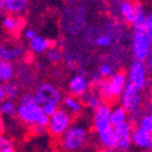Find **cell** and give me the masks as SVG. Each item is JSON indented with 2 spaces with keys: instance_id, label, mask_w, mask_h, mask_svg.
Masks as SVG:
<instances>
[{
  "instance_id": "603a6c76",
  "label": "cell",
  "mask_w": 152,
  "mask_h": 152,
  "mask_svg": "<svg viewBox=\"0 0 152 152\" xmlns=\"http://www.w3.org/2000/svg\"><path fill=\"white\" fill-rule=\"evenodd\" d=\"M17 106L18 105H16L14 102V100H11V99L3 100L1 106H0V112L5 117H12L17 113Z\"/></svg>"
},
{
  "instance_id": "d6986e66",
  "label": "cell",
  "mask_w": 152,
  "mask_h": 152,
  "mask_svg": "<svg viewBox=\"0 0 152 152\" xmlns=\"http://www.w3.org/2000/svg\"><path fill=\"white\" fill-rule=\"evenodd\" d=\"M15 77V68L11 61H3L0 62V80L1 83H9Z\"/></svg>"
},
{
  "instance_id": "52a82bcc",
  "label": "cell",
  "mask_w": 152,
  "mask_h": 152,
  "mask_svg": "<svg viewBox=\"0 0 152 152\" xmlns=\"http://www.w3.org/2000/svg\"><path fill=\"white\" fill-rule=\"evenodd\" d=\"M140 91L141 90H139L132 82L128 80L125 84V88H124L122 95L119 96L122 106L129 112V115L133 116V118H134V116H136L139 113V110H140V106H141Z\"/></svg>"
},
{
  "instance_id": "7402d4cb",
  "label": "cell",
  "mask_w": 152,
  "mask_h": 152,
  "mask_svg": "<svg viewBox=\"0 0 152 152\" xmlns=\"http://www.w3.org/2000/svg\"><path fill=\"white\" fill-rule=\"evenodd\" d=\"M101 95L95 93V91H89L88 90L83 96H82V100H83V104L86 106V107H89L91 110H96L101 104Z\"/></svg>"
},
{
  "instance_id": "6da1fadb",
  "label": "cell",
  "mask_w": 152,
  "mask_h": 152,
  "mask_svg": "<svg viewBox=\"0 0 152 152\" xmlns=\"http://www.w3.org/2000/svg\"><path fill=\"white\" fill-rule=\"evenodd\" d=\"M111 106L102 102L94 111V129L97 134L99 141L106 150H116L117 140L115 136V126L111 123Z\"/></svg>"
},
{
  "instance_id": "2e32d148",
  "label": "cell",
  "mask_w": 152,
  "mask_h": 152,
  "mask_svg": "<svg viewBox=\"0 0 152 152\" xmlns=\"http://www.w3.org/2000/svg\"><path fill=\"white\" fill-rule=\"evenodd\" d=\"M118 12L124 22L132 24L135 18V4L130 0H123L118 5Z\"/></svg>"
},
{
  "instance_id": "ac0fdd59",
  "label": "cell",
  "mask_w": 152,
  "mask_h": 152,
  "mask_svg": "<svg viewBox=\"0 0 152 152\" xmlns=\"http://www.w3.org/2000/svg\"><path fill=\"white\" fill-rule=\"evenodd\" d=\"M128 115L129 112L126 111L123 106H115L111 111V123L113 126H117L119 124H123L128 122Z\"/></svg>"
},
{
  "instance_id": "5bb4252c",
  "label": "cell",
  "mask_w": 152,
  "mask_h": 152,
  "mask_svg": "<svg viewBox=\"0 0 152 152\" xmlns=\"http://www.w3.org/2000/svg\"><path fill=\"white\" fill-rule=\"evenodd\" d=\"M28 0H0V9L3 12L18 15L27 9Z\"/></svg>"
},
{
  "instance_id": "8fae6325",
  "label": "cell",
  "mask_w": 152,
  "mask_h": 152,
  "mask_svg": "<svg viewBox=\"0 0 152 152\" xmlns=\"http://www.w3.org/2000/svg\"><path fill=\"white\" fill-rule=\"evenodd\" d=\"M67 90H68L69 95L82 97L88 90H89V80H88V78H85V75L83 73L75 74L71 78Z\"/></svg>"
},
{
  "instance_id": "8992f818",
  "label": "cell",
  "mask_w": 152,
  "mask_h": 152,
  "mask_svg": "<svg viewBox=\"0 0 152 152\" xmlns=\"http://www.w3.org/2000/svg\"><path fill=\"white\" fill-rule=\"evenodd\" d=\"M72 125V113L66 108H57L53 116H50L48 129L53 136L60 137Z\"/></svg>"
},
{
  "instance_id": "4fadbf2b",
  "label": "cell",
  "mask_w": 152,
  "mask_h": 152,
  "mask_svg": "<svg viewBox=\"0 0 152 152\" xmlns=\"http://www.w3.org/2000/svg\"><path fill=\"white\" fill-rule=\"evenodd\" d=\"M24 55V49L20 44H3L0 48V58L3 61H16Z\"/></svg>"
},
{
  "instance_id": "44dd1931",
  "label": "cell",
  "mask_w": 152,
  "mask_h": 152,
  "mask_svg": "<svg viewBox=\"0 0 152 152\" xmlns=\"http://www.w3.org/2000/svg\"><path fill=\"white\" fill-rule=\"evenodd\" d=\"M21 21L20 18L15 17V15H11V14H7L4 18H3V27L10 32V33H14V34H17L20 32V28H21Z\"/></svg>"
},
{
  "instance_id": "9a60e30c",
  "label": "cell",
  "mask_w": 152,
  "mask_h": 152,
  "mask_svg": "<svg viewBox=\"0 0 152 152\" xmlns=\"http://www.w3.org/2000/svg\"><path fill=\"white\" fill-rule=\"evenodd\" d=\"M53 46L51 40L46 39L44 37L40 35H35L32 40H29V49L33 54L37 55H42V54H46V51Z\"/></svg>"
},
{
  "instance_id": "1f68e13d",
  "label": "cell",
  "mask_w": 152,
  "mask_h": 152,
  "mask_svg": "<svg viewBox=\"0 0 152 152\" xmlns=\"http://www.w3.org/2000/svg\"><path fill=\"white\" fill-rule=\"evenodd\" d=\"M23 35H24V38H26L27 40H32L33 38L37 35V33H35V31H34L33 28H27L26 31H24Z\"/></svg>"
},
{
  "instance_id": "4dcf8cb0",
  "label": "cell",
  "mask_w": 152,
  "mask_h": 152,
  "mask_svg": "<svg viewBox=\"0 0 152 152\" xmlns=\"http://www.w3.org/2000/svg\"><path fill=\"white\" fill-rule=\"evenodd\" d=\"M144 31L145 33L148 35V38L152 40V12L147 15V18H146V22H145V27H144Z\"/></svg>"
},
{
  "instance_id": "ba28073f",
  "label": "cell",
  "mask_w": 152,
  "mask_h": 152,
  "mask_svg": "<svg viewBox=\"0 0 152 152\" xmlns=\"http://www.w3.org/2000/svg\"><path fill=\"white\" fill-rule=\"evenodd\" d=\"M147 72H148V67L145 61L134 60L128 71V80L132 82L139 90H144L148 83Z\"/></svg>"
},
{
  "instance_id": "3957f363",
  "label": "cell",
  "mask_w": 152,
  "mask_h": 152,
  "mask_svg": "<svg viewBox=\"0 0 152 152\" xmlns=\"http://www.w3.org/2000/svg\"><path fill=\"white\" fill-rule=\"evenodd\" d=\"M126 82H128V77L125 75V73L116 72L110 78H102V80L96 85V88L101 97L111 101L122 95Z\"/></svg>"
},
{
  "instance_id": "e0dca14e",
  "label": "cell",
  "mask_w": 152,
  "mask_h": 152,
  "mask_svg": "<svg viewBox=\"0 0 152 152\" xmlns=\"http://www.w3.org/2000/svg\"><path fill=\"white\" fill-rule=\"evenodd\" d=\"M147 15L148 14L146 12L144 5L140 4V3H135V18H134V22L132 23V27H133L134 31H136V29H144Z\"/></svg>"
},
{
  "instance_id": "30bf717a",
  "label": "cell",
  "mask_w": 152,
  "mask_h": 152,
  "mask_svg": "<svg viewBox=\"0 0 152 152\" xmlns=\"http://www.w3.org/2000/svg\"><path fill=\"white\" fill-rule=\"evenodd\" d=\"M115 136L117 140V148L118 151H128L133 145V128L132 124L125 122L115 126Z\"/></svg>"
},
{
  "instance_id": "9c48e42d",
  "label": "cell",
  "mask_w": 152,
  "mask_h": 152,
  "mask_svg": "<svg viewBox=\"0 0 152 152\" xmlns=\"http://www.w3.org/2000/svg\"><path fill=\"white\" fill-rule=\"evenodd\" d=\"M35 96L37 101L39 104H45V102H55L60 105L61 102V93L57 88L50 83H43L37 86L35 89Z\"/></svg>"
},
{
  "instance_id": "5b68a950",
  "label": "cell",
  "mask_w": 152,
  "mask_h": 152,
  "mask_svg": "<svg viewBox=\"0 0 152 152\" xmlns=\"http://www.w3.org/2000/svg\"><path fill=\"white\" fill-rule=\"evenodd\" d=\"M132 53L135 60L146 61L152 55V40L144 29H136L132 35Z\"/></svg>"
},
{
  "instance_id": "cb8c5ba5",
  "label": "cell",
  "mask_w": 152,
  "mask_h": 152,
  "mask_svg": "<svg viewBox=\"0 0 152 152\" xmlns=\"http://www.w3.org/2000/svg\"><path fill=\"white\" fill-rule=\"evenodd\" d=\"M62 51L57 48H50L48 51H46V60L50 62V63H58L62 61Z\"/></svg>"
},
{
  "instance_id": "484cf974",
  "label": "cell",
  "mask_w": 152,
  "mask_h": 152,
  "mask_svg": "<svg viewBox=\"0 0 152 152\" xmlns=\"http://www.w3.org/2000/svg\"><path fill=\"white\" fill-rule=\"evenodd\" d=\"M112 40H113V39H112V35H110V34H107V33H104V34L97 35V37L95 38L94 43H95L97 46H100V48H108V46H111Z\"/></svg>"
},
{
  "instance_id": "277c9868",
  "label": "cell",
  "mask_w": 152,
  "mask_h": 152,
  "mask_svg": "<svg viewBox=\"0 0 152 152\" xmlns=\"http://www.w3.org/2000/svg\"><path fill=\"white\" fill-rule=\"evenodd\" d=\"M88 134L84 126L75 124L71 125L67 132L61 136V145L66 151H79L84 147Z\"/></svg>"
},
{
  "instance_id": "d6a6232c",
  "label": "cell",
  "mask_w": 152,
  "mask_h": 152,
  "mask_svg": "<svg viewBox=\"0 0 152 152\" xmlns=\"http://www.w3.org/2000/svg\"><path fill=\"white\" fill-rule=\"evenodd\" d=\"M6 99V90H5V84L0 85V100H5Z\"/></svg>"
},
{
  "instance_id": "d4e9b609",
  "label": "cell",
  "mask_w": 152,
  "mask_h": 152,
  "mask_svg": "<svg viewBox=\"0 0 152 152\" xmlns=\"http://www.w3.org/2000/svg\"><path fill=\"white\" fill-rule=\"evenodd\" d=\"M137 126H141V128L152 133V112L142 113L140 116V118H139Z\"/></svg>"
},
{
  "instance_id": "7a4b0ae2",
  "label": "cell",
  "mask_w": 152,
  "mask_h": 152,
  "mask_svg": "<svg viewBox=\"0 0 152 152\" xmlns=\"http://www.w3.org/2000/svg\"><path fill=\"white\" fill-rule=\"evenodd\" d=\"M16 115L21 122H23L27 125H31L32 128L38 124L44 125L48 128L50 117L44 113L42 104L37 101L35 94L26 93L22 95L20 100V105L17 106Z\"/></svg>"
},
{
  "instance_id": "4316f807",
  "label": "cell",
  "mask_w": 152,
  "mask_h": 152,
  "mask_svg": "<svg viewBox=\"0 0 152 152\" xmlns=\"http://www.w3.org/2000/svg\"><path fill=\"white\" fill-rule=\"evenodd\" d=\"M5 90H6V99H11V100H15L16 97H18L20 94V89L17 84L15 83H7L5 84Z\"/></svg>"
},
{
  "instance_id": "ffe728a7",
  "label": "cell",
  "mask_w": 152,
  "mask_h": 152,
  "mask_svg": "<svg viewBox=\"0 0 152 152\" xmlns=\"http://www.w3.org/2000/svg\"><path fill=\"white\" fill-rule=\"evenodd\" d=\"M62 104H63V107L68 110L72 115H78L83 108V104L78 100L77 96H73V95L66 96L62 100Z\"/></svg>"
},
{
  "instance_id": "f1b7e54d",
  "label": "cell",
  "mask_w": 152,
  "mask_h": 152,
  "mask_svg": "<svg viewBox=\"0 0 152 152\" xmlns=\"http://www.w3.org/2000/svg\"><path fill=\"white\" fill-rule=\"evenodd\" d=\"M100 74L102 75L104 78H110L111 75H113V67L110 65V63H101L100 68H99Z\"/></svg>"
},
{
  "instance_id": "836d02e7",
  "label": "cell",
  "mask_w": 152,
  "mask_h": 152,
  "mask_svg": "<svg viewBox=\"0 0 152 152\" xmlns=\"http://www.w3.org/2000/svg\"><path fill=\"white\" fill-rule=\"evenodd\" d=\"M145 62H146V65H147V67H148V71H152V55H151Z\"/></svg>"
},
{
  "instance_id": "7c38bea8",
  "label": "cell",
  "mask_w": 152,
  "mask_h": 152,
  "mask_svg": "<svg viewBox=\"0 0 152 152\" xmlns=\"http://www.w3.org/2000/svg\"><path fill=\"white\" fill-rule=\"evenodd\" d=\"M133 145L136 146L140 150L145 151H152V133L137 126L136 129L133 130Z\"/></svg>"
},
{
  "instance_id": "83f0119b",
  "label": "cell",
  "mask_w": 152,
  "mask_h": 152,
  "mask_svg": "<svg viewBox=\"0 0 152 152\" xmlns=\"http://www.w3.org/2000/svg\"><path fill=\"white\" fill-rule=\"evenodd\" d=\"M0 151L1 152H14L15 145L10 139H6L4 136L0 137Z\"/></svg>"
},
{
  "instance_id": "f546056e",
  "label": "cell",
  "mask_w": 152,
  "mask_h": 152,
  "mask_svg": "<svg viewBox=\"0 0 152 152\" xmlns=\"http://www.w3.org/2000/svg\"><path fill=\"white\" fill-rule=\"evenodd\" d=\"M42 107H43V111H44L45 115L50 117V116H53L54 113L57 111L58 105L55 104V102H45V104L42 105Z\"/></svg>"
}]
</instances>
